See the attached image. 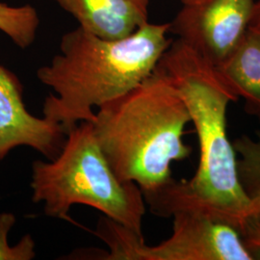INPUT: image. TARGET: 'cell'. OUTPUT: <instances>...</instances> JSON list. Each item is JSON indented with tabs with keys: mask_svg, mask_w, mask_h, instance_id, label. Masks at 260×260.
<instances>
[{
	"mask_svg": "<svg viewBox=\"0 0 260 260\" xmlns=\"http://www.w3.org/2000/svg\"><path fill=\"white\" fill-rule=\"evenodd\" d=\"M170 23H145L127 37L107 40L81 27L66 33L60 53L38 70L51 88L43 115L68 132L81 121L93 122V107L121 96L153 73L171 45Z\"/></svg>",
	"mask_w": 260,
	"mask_h": 260,
	"instance_id": "obj_2",
	"label": "cell"
},
{
	"mask_svg": "<svg viewBox=\"0 0 260 260\" xmlns=\"http://www.w3.org/2000/svg\"><path fill=\"white\" fill-rule=\"evenodd\" d=\"M242 239L254 260L260 259V214L252 217L242 230Z\"/></svg>",
	"mask_w": 260,
	"mask_h": 260,
	"instance_id": "obj_13",
	"label": "cell"
},
{
	"mask_svg": "<svg viewBox=\"0 0 260 260\" xmlns=\"http://www.w3.org/2000/svg\"><path fill=\"white\" fill-rule=\"evenodd\" d=\"M254 0H196L170 23V32L217 67L240 43L251 24Z\"/></svg>",
	"mask_w": 260,
	"mask_h": 260,
	"instance_id": "obj_6",
	"label": "cell"
},
{
	"mask_svg": "<svg viewBox=\"0 0 260 260\" xmlns=\"http://www.w3.org/2000/svg\"><path fill=\"white\" fill-rule=\"evenodd\" d=\"M16 222L13 214H0V259L30 260L36 256L35 241L30 234L24 235L18 245L8 246L7 235Z\"/></svg>",
	"mask_w": 260,
	"mask_h": 260,
	"instance_id": "obj_12",
	"label": "cell"
},
{
	"mask_svg": "<svg viewBox=\"0 0 260 260\" xmlns=\"http://www.w3.org/2000/svg\"><path fill=\"white\" fill-rule=\"evenodd\" d=\"M189 112L175 86L155 68L129 92L99 107L93 122L99 146L115 175L143 193L168 183L171 165L192 153L183 141Z\"/></svg>",
	"mask_w": 260,
	"mask_h": 260,
	"instance_id": "obj_3",
	"label": "cell"
},
{
	"mask_svg": "<svg viewBox=\"0 0 260 260\" xmlns=\"http://www.w3.org/2000/svg\"><path fill=\"white\" fill-rule=\"evenodd\" d=\"M175 86L189 112L199 141L200 160L190 179L176 180L143 193L155 216L171 218L180 209L202 211L230 223L241 233L260 205L240 182L237 155L228 136L229 105L239 100L215 66L177 39L157 66Z\"/></svg>",
	"mask_w": 260,
	"mask_h": 260,
	"instance_id": "obj_1",
	"label": "cell"
},
{
	"mask_svg": "<svg viewBox=\"0 0 260 260\" xmlns=\"http://www.w3.org/2000/svg\"><path fill=\"white\" fill-rule=\"evenodd\" d=\"M22 94L19 78L0 66V161L20 146L53 160L65 144V131L54 121L30 114Z\"/></svg>",
	"mask_w": 260,
	"mask_h": 260,
	"instance_id": "obj_7",
	"label": "cell"
},
{
	"mask_svg": "<svg viewBox=\"0 0 260 260\" xmlns=\"http://www.w3.org/2000/svg\"><path fill=\"white\" fill-rule=\"evenodd\" d=\"M233 145L243 190L260 205V132L255 138L242 135L233 141Z\"/></svg>",
	"mask_w": 260,
	"mask_h": 260,
	"instance_id": "obj_10",
	"label": "cell"
},
{
	"mask_svg": "<svg viewBox=\"0 0 260 260\" xmlns=\"http://www.w3.org/2000/svg\"><path fill=\"white\" fill-rule=\"evenodd\" d=\"M181 1H182L183 4H186V3H190V2H193V1H196V0H181Z\"/></svg>",
	"mask_w": 260,
	"mask_h": 260,
	"instance_id": "obj_15",
	"label": "cell"
},
{
	"mask_svg": "<svg viewBox=\"0 0 260 260\" xmlns=\"http://www.w3.org/2000/svg\"><path fill=\"white\" fill-rule=\"evenodd\" d=\"M173 233L156 246H148L121 223L103 216L95 234L106 243L105 260H254L240 233L202 211L180 209L172 214Z\"/></svg>",
	"mask_w": 260,
	"mask_h": 260,
	"instance_id": "obj_5",
	"label": "cell"
},
{
	"mask_svg": "<svg viewBox=\"0 0 260 260\" xmlns=\"http://www.w3.org/2000/svg\"><path fill=\"white\" fill-rule=\"evenodd\" d=\"M32 201L44 204V212L73 222L75 205L100 210L144 238L146 202L139 186L115 175L99 146L93 122L81 121L66 135L62 150L53 160L32 164Z\"/></svg>",
	"mask_w": 260,
	"mask_h": 260,
	"instance_id": "obj_4",
	"label": "cell"
},
{
	"mask_svg": "<svg viewBox=\"0 0 260 260\" xmlns=\"http://www.w3.org/2000/svg\"><path fill=\"white\" fill-rule=\"evenodd\" d=\"M245 103V111L260 123V29L251 23L240 43L216 67Z\"/></svg>",
	"mask_w": 260,
	"mask_h": 260,
	"instance_id": "obj_9",
	"label": "cell"
},
{
	"mask_svg": "<svg viewBox=\"0 0 260 260\" xmlns=\"http://www.w3.org/2000/svg\"><path fill=\"white\" fill-rule=\"evenodd\" d=\"M73 15L79 27L94 36L127 37L148 21L149 0H55Z\"/></svg>",
	"mask_w": 260,
	"mask_h": 260,
	"instance_id": "obj_8",
	"label": "cell"
},
{
	"mask_svg": "<svg viewBox=\"0 0 260 260\" xmlns=\"http://www.w3.org/2000/svg\"><path fill=\"white\" fill-rule=\"evenodd\" d=\"M39 24L37 11L32 6L11 7L0 2V31L20 48H27L34 43Z\"/></svg>",
	"mask_w": 260,
	"mask_h": 260,
	"instance_id": "obj_11",
	"label": "cell"
},
{
	"mask_svg": "<svg viewBox=\"0 0 260 260\" xmlns=\"http://www.w3.org/2000/svg\"><path fill=\"white\" fill-rule=\"evenodd\" d=\"M251 23L256 25L260 29V0L258 2L255 3L254 6V11H253V15H252V19H251Z\"/></svg>",
	"mask_w": 260,
	"mask_h": 260,
	"instance_id": "obj_14",
	"label": "cell"
}]
</instances>
